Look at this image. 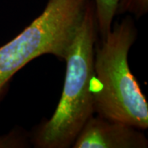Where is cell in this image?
<instances>
[{
	"instance_id": "cell-3",
	"label": "cell",
	"mask_w": 148,
	"mask_h": 148,
	"mask_svg": "<svg viewBox=\"0 0 148 148\" xmlns=\"http://www.w3.org/2000/svg\"><path fill=\"white\" fill-rule=\"evenodd\" d=\"M87 0H48L41 14L15 38L0 46V103L14 75L45 54L65 60Z\"/></svg>"
},
{
	"instance_id": "cell-5",
	"label": "cell",
	"mask_w": 148,
	"mask_h": 148,
	"mask_svg": "<svg viewBox=\"0 0 148 148\" xmlns=\"http://www.w3.org/2000/svg\"><path fill=\"white\" fill-rule=\"evenodd\" d=\"M120 0H93L97 32L102 39L109 34Z\"/></svg>"
},
{
	"instance_id": "cell-1",
	"label": "cell",
	"mask_w": 148,
	"mask_h": 148,
	"mask_svg": "<svg viewBox=\"0 0 148 148\" xmlns=\"http://www.w3.org/2000/svg\"><path fill=\"white\" fill-rule=\"evenodd\" d=\"M97 36L95 4L87 0L64 60L66 74L58 106L51 118L43 121L31 134L35 147H71L85 123L94 115L91 83Z\"/></svg>"
},
{
	"instance_id": "cell-6",
	"label": "cell",
	"mask_w": 148,
	"mask_h": 148,
	"mask_svg": "<svg viewBox=\"0 0 148 148\" xmlns=\"http://www.w3.org/2000/svg\"><path fill=\"white\" fill-rule=\"evenodd\" d=\"M30 145H32L31 134L21 128H15L0 136V148H26Z\"/></svg>"
},
{
	"instance_id": "cell-2",
	"label": "cell",
	"mask_w": 148,
	"mask_h": 148,
	"mask_svg": "<svg viewBox=\"0 0 148 148\" xmlns=\"http://www.w3.org/2000/svg\"><path fill=\"white\" fill-rule=\"evenodd\" d=\"M138 36L129 16L118 21L100 45H95L92 93L98 116L146 130L148 104L128 65V53Z\"/></svg>"
},
{
	"instance_id": "cell-4",
	"label": "cell",
	"mask_w": 148,
	"mask_h": 148,
	"mask_svg": "<svg viewBox=\"0 0 148 148\" xmlns=\"http://www.w3.org/2000/svg\"><path fill=\"white\" fill-rule=\"evenodd\" d=\"M73 148H147L143 130L101 116L90 117L72 146Z\"/></svg>"
}]
</instances>
